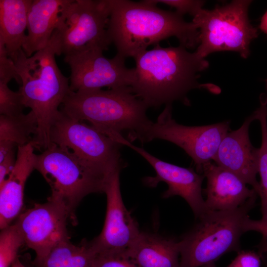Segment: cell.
Returning a JSON list of instances; mask_svg holds the SVG:
<instances>
[{"label": "cell", "mask_w": 267, "mask_h": 267, "mask_svg": "<svg viewBox=\"0 0 267 267\" xmlns=\"http://www.w3.org/2000/svg\"><path fill=\"white\" fill-rule=\"evenodd\" d=\"M108 35L117 54L125 59L134 58L149 45L171 37L177 38L180 45L186 48H194L200 43L196 26L185 21L176 11L159 8L148 0H108Z\"/></svg>", "instance_id": "6da1fadb"}, {"label": "cell", "mask_w": 267, "mask_h": 267, "mask_svg": "<svg viewBox=\"0 0 267 267\" xmlns=\"http://www.w3.org/2000/svg\"><path fill=\"white\" fill-rule=\"evenodd\" d=\"M186 49L181 45L163 47L159 44L134 58L136 78L131 88L148 108L175 101L189 105L190 90L209 86L197 81L198 74L208 68V62Z\"/></svg>", "instance_id": "7a4b0ae2"}, {"label": "cell", "mask_w": 267, "mask_h": 267, "mask_svg": "<svg viewBox=\"0 0 267 267\" xmlns=\"http://www.w3.org/2000/svg\"><path fill=\"white\" fill-rule=\"evenodd\" d=\"M55 51L49 43L30 57L21 49L14 62L21 80L19 91L25 107L37 119L38 129L32 141L35 149H46L51 143L50 129L59 114L58 109L72 92L69 79L60 71Z\"/></svg>", "instance_id": "3957f363"}, {"label": "cell", "mask_w": 267, "mask_h": 267, "mask_svg": "<svg viewBox=\"0 0 267 267\" xmlns=\"http://www.w3.org/2000/svg\"><path fill=\"white\" fill-rule=\"evenodd\" d=\"M61 106L60 110L67 116L89 122L120 144L124 138L122 132L137 133L151 121L146 115L148 107L130 87L72 91Z\"/></svg>", "instance_id": "277c9868"}, {"label": "cell", "mask_w": 267, "mask_h": 267, "mask_svg": "<svg viewBox=\"0 0 267 267\" xmlns=\"http://www.w3.org/2000/svg\"><path fill=\"white\" fill-rule=\"evenodd\" d=\"M256 198L237 209L209 210L179 241V267H202L214 263L224 254L240 251L244 222Z\"/></svg>", "instance_id": "5b68a950"}, {"label": "cell", "mask_w": 267, "mask_h": 267, "mask_svg": "<svg viewBox=\"0 0 267 267\" xmlns=\"http://www.w3.org/2000/svg\"><path fill=\"white\" fill-rule=\"evenodd\" d=\"M35 170L49 185L48 198L62 204L76 222L75 211L87 195L104 192L108 180L66 147L54 143L35 155Z\"/></svg>", "instance_id": "8992f818"}, {"label": "cell", "mask_w": 267, "mask_h": 267, "mask_svg": "<svg viewBox=\"0 0 267 267\" xmlns=\"http://www.w3.org/2000/svg\"><path fill=\"white\" fill-rule=\"evenodd\" d=\"M108 0H71L62 11L49 41L55 54L65 56L88 50H107Z\"/></svg>", "instance_id": "52a82bcc"}, {"label": "cell", "mask_w": 267, "mask_h": 267, "mask_svg": "<svg viewBox=\"0 0 267 267\" xmlns=\"http://www.w3.org/2000/svg\"><path fill=\"white\" fill-rule=\"evenodd\" d=\"M251 0H233L213 10L201 8L193 16L200 45L196 53L205 58L220 51H234L244 58L250 54V44L258 37V30L250 23L248 10Z\"/></svg>", "instance_id": "ba28073f"}, {"label": "cell", "mask_w": 267, "mask_h": 267, "mask_svg": "<svg viewBox=\"0 0 267 267\" xmlns=\"http://www.w3.org/2000/svg\"><path fill=\"white\" fill-rule=\"evenodd\" d=\"M49 137L51 143L67 147L107 178L126 166L120 151L122 145L91 125L72 119L61 111L50 129Z\"/></svg>", "instance_id": "9c48e42d"}, {"label": "cell", "mask_w": 267, "mask_h": 267, "mask_svg": "<svg viewBox=\"0 0 267 267\" xmlns=\"http://www.w3.org/2000/svg\"><path fill=\"white\" fill-rule=\"evenodd\" d=\"M229 130L228 121L202 126L179 124L172 118V104H168L156 122L151 121L142 131L128 137L130 142L137 139L145 143L155 139L171 142L191 157L201 174L204 165L214 160Z\"/></svg>", "instance_id": "30bf717a"}, {"label": "cell", "mask_w": 267, "mask_h": 267, "mask_svg": "<svg viewBox=\"0 0 267 267\" xmlns=\"http://www.w3.org/2000/svg\"><path fill=\"white\" fill-rule=\"evenodd\" d=\"M94 49L65 56L71 69L70 88L74 92L131 87L135 81V68H129L125 58L116 54L111 58Z\"/></svg>", "instance_id": "8fae6325"}, {"label": "cell", "mask_w": 267, "mask_h": 267, "mask_svg": "<svg viewBox=\"0 0 267 267\" xmlns=\"http://www.w3.org/2000/svg\"><path fill=\"white\" fill-rule=\"evenodd\" d=\"M72 220L61 203L47 198L43 204H35L21 213L15 223L25 244L36 253L35 260L44 257L59 243L70 239L67 222Z\"/></svg>", "instance_id": "7c38bea8"}, {"label": "cell", "mask_w": 267, "mask_h": 267, "mask_svg": "<svg viewBox=\"0 0 267 267\" xmlns=\"http://www.w3.org/2000/svg\"><path fill=\"white\" fill-rule=\"evenodd\" d=\"M108 180L104 190L107 207L104 226L91 245L96 254L125 253L141 231L136 221L125 206L121 195L120 173Z\"/></svg>", "instance_id": "4fadbf2b"}, {"label": "cell", "mask_w": 267, "mask_h": 267, "mask_svg": "<svg viewBox=\"0 0 267 267\" xmlns=\"http://www.w3.org/2000/svg\"><path fill=\"white\" fill-rule=\"evenodd\" d=\"M122 144L130 147L142 156L154 168L156 175L144 178V183L156 187L160 182H165L168 188L163 194L167 198L178 195L183 198L192 209L195 217L199 219L209 210L202 194V183L204 176L193 169L178 166L161 160L143 148L133 145L124 139Z\"/></svg>", "instance_id": "5bb4252c"}, {"label": "cell", "mask_w": 267, "mask_h": 267, "mask_svg": "<svg viewBox=\"0 0 267 267\" xmlns=\"http://www.w3.org/2000/svg\"><path fill=\"white\" fill-rule=\"evenodd\" d=\"M256 120L254 113L238 129L228 131L222 138L214 159L219 166L236 174L258 194V149L252 145L249 136L250 123Z\"/></svg>", "instance_id": "9a60e30c"}, {"label": "cell", "mask_w": 267, "mask_h": 267, "mask_svg": "<svg viewBox=\"0 0 267 267\" xmlns=\"http://www.w3.org/2000/svg\"><path fill=\"white\" fill-rule=\"evenodd\" d=\"M202 173L207 179L205 201L208 210H234L258 194L236 174L211 161L204 165Z\"/></svg>", "instance_id": "2e32d148"}, {"label": "cell", "mask_w": 267, "mask_h": 267, "mask_svg": "<svg viewBox=\"0 0 267 267\" xmlns=\"http://www.w3.org/2000/svg\"><path fill=\"white\" fill-rule=\"evenodd\" d=\"M16 163L0 186V228L11 224L21 214L26 180L35 170V148L32 142L17 147Z\"/></svg>", "instance_id": "e0dca14e"}, {"label": "cell", "mask_w": 267, "mask_h": 267, "mask_svg": "<svg viewBox=\"0 0 267 267\" xmlns=\"http://www.w3.org/2000/svg\"><path fill=\"white\" fill-rule=\"evenodd\" d=\"M71 0H34L28 14L27 30L22 49L27 57L45 47L61 14Z\"/></svg>", "instance_id": "ac0fdd59"}, {"label": "cell", "mask_w": 267, "mask_h": 267, "mask_svg": "<svg viewBox=\"0 0 267 267\" xmlns=\"http://www.w3.org/2000/svg\"><path fill=\"white\" fill-rule=\"evenodd\" d=\"M139 267H179V241L140 232L124 253Z\"/></svg>", "instance_id": "d6986e66"}, {"label": "cell", "mask_w": 267, "mask_h": 267, "mask_svg": "<svg viewBox=\"0 0 267 267\" xmlns=\"http://www.w3.org/2000/svg\"><path fill=\"white\" fill-rule=\"evenodd\" d=\"M32 0H0V38L14 62L22 49Z\"/></svg>", "instance_id": "ffe728a7"}, {"label": "cell", "mask_w": 267, "mask_h": 267, "mask_svg": "<svg viewBox=\"0 0 267 267\" xmlns=\"http://www.w3.org/2000/svg\"><path fill=\"white\" fill-rule=\"evenodd\" d=\"M38 129L37 121L32 111L15 116L0 115V161L16 147L32 141Z\"/></svg>", "instance_id": "44dd1931"}, {"label": "cell", "mask_w": 267, "mask_h": 267, "mask_svg": "<svg viewBox=\"0 0 267 267\" xmlns=\"http://www.w3.org/2000/svg\"><path fill=\"white\" fill-rule=\"evenodd\" d=\"M95 255L90 241L85 240L75 245L69 239L59 243L33 263L35 267H92Z\"/></svg>", "instance_id": "7402d4cb"}, {"label": "cell", "mask_w": 267, "mask_h": 267, "mask_svg": "<svg viewBox=\"0 0 267 267\" xmlns=\"http://www.w3.org/2000/svg\"><path fill=\"white\" fill-rule=\"evenodd\" d=\"M267 97L261 95V106L254 113L261 123L262 144L258 148V173L261 180L258 195L261 198V220L267 221Z\"/></svg>", "instance_id": "603a6c76"}, {"label": "cell", "mask_w": 267, "mask_h": 267, "mask_svg": "<svg viewBox=\"0 0 267 267\" xmlns=\"http://www.w3.org/2000/svg\"><path fill=\"white\" fill-rule=\"evenodd\" d=\"M1 230L0 267H11L18 258L19 249L25 244L24 240L15 223Z\"/></svg>", "instance_id": "cb8c5ba5"}, {"label": "cell", "mask_w": 267, "mask_h": 267, "mask_svg": "<svg viewBox=\"0 0 267 267\" xmlns=\"http://www.w3.org/2000/svg\"><path fill=\"white\" fill-rule=\"evenodd\" d=\"M24 107L20 91H13L9 88L7 83L0 82V114L18 116L23 113Z\"/></svg>", "instance_id": "d4e9b609"}, {"label": "cell", "mask_w": 267, "mask_h": 267, "mask_svg": "<svg viewBox=\"0 0 267 267\" xmlns=\"http://www.w3.org/2000/svg\"><path fill=\"white\" fill-rule=\"evenodd\" d=\"M92 267H139L124 253H99L94 257Z\"/></svg>", "instance_id": "484cf974"}, {"label": "cell", "mask_w": 267, "mask_h": 267, "mask_svg": "<svg viewBox=\"0 0 267 267\" xmlns=\"http://www.w3.org/2000/svg\"><path fill=\"white\" fill-rule=\"evenodd\" d=\"M13 79L21 85L15 64L8 56L4 43L0 38V82L8 84Z\"/></svg>", "instance_id": "4316f807"}, {"label": "cell", "mask_w": 267, "mask_h": 267, "mask_svg": "<svg viewBox=\"0 0 267 267\" xmlns=\"http://www.w3.org/2000/svg\"><path fill=\"white\" fill-rule=\"evenodd\" d=\"M149 2L157 4L163 3L174 7L176 12L182 15L189 13L193 16L201 8L204 3L202 0H148Z\"/></svg>", "instance_id": "83f0119b"}, {"label": "cell", "mask_w": 267, "mask_h": 267, "mask_svg": "<svg viewBox=\"0 0 267 267\" xmlns=\"http://www.w3.org/2000/svg\"><path fill=\"white\" fill-rule=\"evenodd\" d=\"M261 256L253 251H241L227 267H261Z\"/></svg>", "instance_id": "f1b7e54d"}, {"label": "cell", "mask_w": 267, "mask_h": 267, "mask_svg": "<svg viewBox=\"0 0 267 267\" xmlns=\"http://www.w3.org/2000/svg\"><path fill=\"white\" fill-rule=\"evenodd\" d=\"M15 149L10 150L0 161V186L7 179L16 163Z\"/></svg>", "instance_id": "f546056e"}, {"label": "cell", "mask_w": 267, "mask_h": 267, "mask_svg": "<svg viewBox=\"0 0 267 267\" xmlns=\"http://www.w3.org/2000/svg\"><path fill=\"white\" fill-rule=\"evenodd\" d=\"M244 230L245 232L255 231L260 233L263 236V240L267 243V221L254 220L248 216L244 222Z\"/></svg>", "instance_id": "4dcf8cb0"}, {"label": "cell", "mask_w": 267, "mask_h": 267, "mask_svg": "<svg viewBox=\"0 0 267 267\" xmlns=\"http://www.w3.org/2000/svg\"><path fill=\"white\" fill-rule=\"evenodd\" d=\"M259 27L262 31L267 34V11L262 17Z\"/></svg>", "instance_id": "1f68e13d"}, {"label": "cell", "mask_w": 267, "mask_h": 267, "mask_svg": "<svg viewBox=\"0 0 267 267\" xmlns=\"http://www.w3.org/2000/svg\"><path fill=\"white\" fill-rule=\"evenodd\" d=\"M11 267H28L18 257Z\"/></svg>", "instance_id": "d6a6232c"}, {"label": "cell", "mask_w": 267, "mask_h": 267, "mask_svg": "<svg viewBox=\"0 0 267 267\" xmlns=\"http://www.w3.org/2000/svg\"><path fill=\"white\" fill-rule=\"evenodd\" d=\"M260 249L262 253H267V243L266 241L262 240Z\"/></svg>", "instance_id": "836d02e7"}, {"label": "cell", "mask_w": 267, "mask_h": 267, "mask_svg": "<svg viewBox=\"0 0 267 267\" xmlns=\"http://www.w3.org/2000/svg\"><path fill=\"white\" fill-rule=\"evenodd\" d=\"M202 267H216L214 263H211L207 265H204Z\"/></svg>", "instance_id": "e575fe53"}, {"label": "cell", "mask_w": 267, "mask_h": 267, "mask_svg": "<svg viewBox=\"0 0 267 267\" xmlns=\"http://www.w3.org/2000/svg\"><path fill=\"white\" fill-rule=\"evenodd\" d=\"M265 267H267V266Z\"/></svg>", "instance_id": "d590c367"}]
</instances>
